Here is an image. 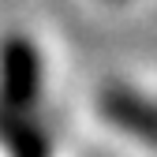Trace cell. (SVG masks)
Returning <instances> with one entry per match:
<instances>
[{
  "label": "cell",
  "mask_w": 157,
  "mask_h": 157,
  "mask_svg": "<svg viewBox=\"0 0 157 157\" xmlns=\"http://www.w3.org/2000/svg\"><path fill=\"white\" fill-rule=\"evenodd\" d=\"M45 86L41 49L30 34H8L0 41V112H37Z\"/></svg>",
  "instance_id": "obj_1"
},
{
  "label": "cell",
  "mask_w": 157,
  "mask_h": 157,
  "mask_svg": "<svg viewBox=\"0 0 157 157\" xmlns=\"http://www.w3.org/2000/svg\"><path fill=\"white\" fill-rule=\"evenodd\" d=\"M105 4H127V0H105Z\"/></svg>",
  "instance_id": "obj_2"
}]
</instances>
